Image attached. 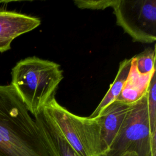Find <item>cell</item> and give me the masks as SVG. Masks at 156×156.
I'll return each mask as SVG.
<instances>
[{
	"label": "cell",
	"mask_w": 156,
	"mask_h": 156,
	"mask_svg": "<svg viewBox=\"0 0 156 156\" xmlns=\"http://www.w3.org/2000/svg\"><path fill=\"white\" fill-rule=\"evenodd\" d=\"M0 156H49L34 118L10 84L0 85Z\"/></svg>",
	"instance_id": "1"
},
{
	"label": "cell",
	"mask_w": 156,
	"mask_h": 156,
	"mask_svg": "<svg viewBox=\"0 0 156 156\" xmlns=\"http://www.w3.org/2000/svg\"><path fill=\"white\" fill-rule=\"evenodd\" d=\"M11 85L34 116L55 96L63 79L60 65L37 56L18 61L11 71Z\"/></svg>",
	"instance_id": "2"
},
{
	"label": "cell",
	"mask_w": 156,
	"mask_h": 156,
	"mask_svg": "<svg viewBox=\"0 0 156 156\" xmlns=\"http://www.w3.org/2000/svg\"><path fill=\"white\" fill-rule=\"evenodd\" d=\"M129 152L138 156H156V127L149 119L147 89L130 104L118 133L101 156H122Z\"/></svg>",
	"instance_id": "3"
},
{
	"label": "cell",
	"mask_w": 156,
	"mask_h": 156,
	"mask_svg": "<svg viewBox=\"0 0 156 156\" xmlns=\"http://www.w3.org/2000/svg\"><path fill=\"white\" fill-rule=\"evenodd\" d=\"M44 112L64 138L80 156H99L100 121L95 118L76 115L61 105L54 96Z\"/></svg>",
	"instance_id": "4"
},
{
	"label": "cell",
	"mask_w": 156,
	"mask_h": 156,
	"mask_svg": "<svg viewBox=\"0 0 156 156\" xmlns=\"http://www.w3.org/2000/svg\"><path fill=\"white\" fill-rule=\"evenodd\" d=\"M116 24L133 41L151 44L156 40V0H115L112 6Z\"/></svg>",
	"instance_id": "5"
},
{
	"label": "cell",
	"mask_w": 156,
	"mask_h": 156,
	"mask_svg": "<svg viewBox=\"0 0 156 156\" xmlns=\"http://www.w3.org/2000/svg\"><path fill=\"white\" fill-rule=\"evenodd\" d=\"M41 24L40 18L16 11L0 10V52L11 49L12 41Z\"/></svg>",
	"instance_id": "6"
},
{
	"label": "cell",
	"mask_w": 156,
	"mask_h": 156,
	"mask_svg": "<svg viewBox=\"0 0 156 156\" xmlns=\"http://www.w3.org/2000/svg\"><path fill=\"white\" fill-rule=\"evenodd\" d=\"M131 104L116 99L105 107L98 117L100 121V154L105 152L118 133Z\"/></svg>",
	"instance_id": "7"
},
{
	"label": "cell",
	"mask_w": 156,
	"mask_h": 156,
	"mask_svg": "<svg viewBox=\"0 0 156 156\" xmlns=\"http://www.w3.org/2000/svg\"><path fill=\"white\" fill-rule=\"evenodd\" d=\"M34 119L49 156H80L64 138L43 110L34 116Z\"/></svg>",
	"instance_id": "8"
},
{
	"label": "cell",
	"mask_w": 156,
	"mask_h": 156,
	"mask_svg": "<svg viewBox=\"0 0 156 156\" xmlns=\"http://www.w3.org/2000/svg\"><path fill=\"white\" fill-rule=\"evenodd\" d=\"M132 58H126L120 62L118 71L114 81L110 85L106 94L89 117L95 118L98 116L99 113L105 107L118 98L129 74L132 65Z\"/></svg>",
	"instance_id": "9"
},
{
	"label": "cell",
	"mask_w": 156,
	"mask_h": 156,
	"mask_svg": "<svg viewBox=\"0 0 156 156\" xmlns=\"http://www.w3.org/2000/svg\"><path fill=\"white\" fill-rule=\"evenodd\" d=\"M155 71V70L147 76H141L136 71L132 60L129 74L117 99L128 104H132L136 101L146 90L149 80Z\"/></svg>",
	"instance_id": "10"
},
{
	"label": "cell",
	"mask_w": 156,
	"mask_h": 156,
	"mask_svg": "<svg viewBox=\"0 0 156 156\" xmlns=\"http://www.w3.org/2000/svg\"><path fill=\"white\" fill-rule=\"evenodd\" d=\"M155 49L146 48L143 52L132 57V62L138 73L141 76H147L155 70Z\"/></svg>",
	"instance_id": "11"
},
{
	"label": "cell",
	"mask_w": 156,
	"mask_h": 156,
	"mask_svg": "<svg viewBox=\"0 0 156 156\" xmlns=\"http://www.w3.org/2000/svg\"><path fill=\"white\" fill-rule=\"evenodd\" d=\"M147 108L151 124L156 127V76L153 73L147 87Z\"/></svg>",
	"instance_id": "12"
},
{
	"label": "cell",
	"mask_w": 156,
	"mask_h": 156,
	"mask_svg": "<svg viewBox=\"0 0 156 156\" xmlns=\"http://www.w3.org/2000/svg\"><path fill=\"white\" fill-rule=\"evenodd\" d=\"M115 0H76L74 4L81 9L104 10L107 7H112Z\"/></svg>",
	"instance_id": "13"
},
{
	"label": "cell",
	"mask_w": 156,
	"mask_h": 156,
	"mask_svg": "<svg viewBox=\"0 0 156 156\" xmlns=\"http://www.w3.org/2000/svg\"><path fill=\"white\" fill-rule=\"evenodd\" d=\"M122 156H138L135 152H129L127 154H125Z\"/></svg>",
	"instance_id": "14"
},
{
	"label": "cell",
	"mask_w": 156,
	"mask_h": 156,
	"mask_svg": "<svg viewBox=\"0 0 156 156\" xmlns=\"http://www.w3.org/2000/svg\"><path fill=\"white\" fill-rule=\"evenodd\" d=\"M13 2V1H5V0H0V4H2V3H8V2Z\"/></svg>",
	"instance_id": "15"
}]
</instances>
